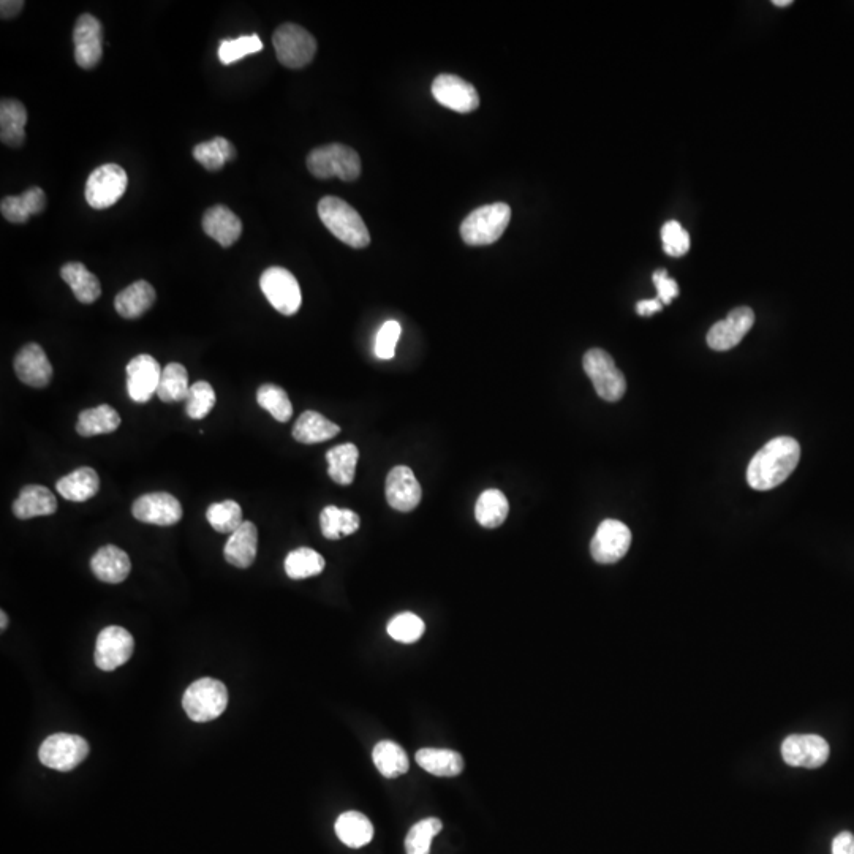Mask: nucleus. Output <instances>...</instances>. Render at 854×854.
Listing matches in <instances>:
<instances>
[{
  "instance_id": "nucleus-1",
  "label": "nucleus",
  "mask_w": 854,
  "mask_h": 854,
  "mask_svg": "<svg viewBox=\"0 0 854 854\" xmlns=\"http://www.w3.org/2000/svg\"><path fill=\"white\" fill-rule=\"evenodd\" d=\"M799 459V443L791 437H777L753 456L747 470V481L756 491L777 488L796 470Z\"/></svg>"
},
{
  "instance_id": "nucleus-2",
  "label": "nucleus",
  "mask_w": 854,
  "mask_h": 854,
  "mask_svg": "<svg viewBox=\"0 0 854 854\" xmlns=\"http://www.w3.org/2000/svg\"><path fill=\"white\" fill-rule=\"evenodd\" d=\"M318 216L323 225L347 246L364 249L371 244V235L363 217L347 201L337 197H323L318 203Z\"/></svg>"
},
{
  "instance_id": "nucleus-3",
  "label": "nucleus",
  "mask_w": 854,
  "mask_h": 854,
  "mask_svg": "<svg viewBox=\"0 0 854 854\" xmlns=\"http://www.w3.org/2000/svg\"><path fill=\"white\" fill-rule=\"evenodd\" d=\"M307 168L318 179L352 182L361 174V159L355 149L345 144H326L307 155Z\"/></svg>"
},
{
  "instance_id": "nucleus-4",
  "label": "nucleus",
  "mask_w": 854,
  "mask_h": 854,
  "mask_svg": "<svg viewBox=\"0 0 854 854\" xmlns=\"http://www.w3.org/2000/svg\"><path fill=\"white\" fill-rule=\"evenodd\" d=\"M511 220L507 203L481 206L461 223V238L469 246H489L502 238Z\"/></svg>"
},
{
  "instance_id": "nucleus-5",
  "label": "nucleus",
  "mask_w": 854,
  "mask_h": 854,
  "mask_svg": "<svg viewBox=\"0 0 854 854\" xmlns=\"http://www.w3.org/2000/svg\"><path fill=\"white\" fill-rule=\"evenodd\" d=\"M182 706L193 722H212L227 709V687L222 682L209 677L195 681L184 693Z\"/></svg>"
},
{
  "instance_id": "nucleus-6",
  "label": "nucleus",
  "mask_w": 854,
  "mask_h": 854,
  "mask_svg": "<svg viewBox=\"0 0 854 854\" xmlns=\"http://www.w3.org/2000/svg\"><path fill=\"white\" fill-rule=\"evenodd\" d=\"M582 366L603 401L617 402L624 397L627 391V380L614 363L613 356L605 350L601 348L589 350L582 359Z\"/></svg>"
},
{
  "instance_id": "nucleus-7",
  "label": "nucleus",
  "mask_w": 854,
  "mask_h": 854,
  "mask_svg": "<svg viewBox=\"0 0 854 854\" xmlns=\"http://www.w3.org/2000/svg\"><path fill=\"white\" fill-rule=\"evenodd\" d=\"M274 50L280 64L288 69H303L314 61L317 40L298 24H282L273 35Z\"/></svg>"
},
{
  "instance_id": "nucleus-8",
  "label": "nucleus",
  "mask_w": 854,
  "mask_h": 854,
  "mask_svg": "<svg viewBox=\"0 0 854 854\" xmlns=\"http://www.w3.org/2000/svg\"><path fill=\"white\" fill-rule=\"evenodd\" d=\"M89 755L86 739L76 734L57 733L45 739L38 758L46 768L54 771L69 772L78 768Z\"/></svg>"
},
{
  "instance_id": "nucleus-9",
  "label": "nucleus",
  "mask_w": 854,
  "mask_h": 854,
  "mask_svg": "<svg viewBox=\"0 0 854 854\" xmlns=\"http://www.w3.org/2000/svg\"><path fill=\"white\" fill-rule=\"evenodd\" d=\"M129 186L124 168L106 163L92 171L86 182V201L92 209H108L116 205Z\"/></svg>"
},
{
  "instance_id": "nucleus-10",
  "label": "nucleus",
  "mask_w": 854,
  "mask_h": 854,
  "mask_svg": "<svg viewBox=\"0 0 854 854\" xmlns=\"http://www.w3.org/2000/svg\"><path fill=\"white\" fill-rule=\"evenodd\" d=\"M260 288L269 304L282 315H295L303 304L298 280L288 269L273 266L260 277Z\"/></svg>"
},
{
  "instance_id": "nucleus-11",
  "label": "nucleus",
  "mask_w": 854,
  "mask_h": 854,
  "mask_svg": "<svg viewBox=\"0 0 854 854\" xmlns=\"http://www.w3.org/2000/svg\"><path fill=\"white\" fill-rule=\"evenodd\" d=\"M632 546V532L624 522L606 519L598 526L595 537L590 543V552L598 564H616L624 559Z\"/></svg>"
},
{
  "instance_id": "nucleus-12",
  "label": "nucleus",
  "mask_w": 854,
  "mask_h": 854,
  "mask_svg": "<svg viewBox=\"0 0 854 854\" xmlns=\"http://www.w3.org/2000/svg\"><path fill=\"white\" fill-rule=\"evenodd\" d=\"M135 650V641L125 628L106 627L95 643V665L102 671H114L129 662Z\"/></svg>"
},
{
  "instance_id": "nucleus-13",
  "label": "nucleus",
  "mask_w": 854,
  "mask_h": 854,
  "mask_svg": "<svg viewBox=\"0 0 854 854\" xmlns=\"http://www.w3.org/2000/svg\"><path fill=\"white\" fill-rule=\"evenodd\" d=\"M782 756L793 768H821L829 758V744L817 734H793L782 744Z\"/></svg>"
},
{
  "instance_id": "nucleus-14",
  "label": "nucleus",
  "mask_w": 854,
  "mask_h": 854,
  "mask_svg": "<svg viewBox=\"0 0 854 854\" xmlns=\"http://www.w3.org/2000/svg\"><path fill=\"white\" fill-rule=\"evenodd\" d=\"M73 43L76 64L84 70L94 69L103 56V27L99 19L89 13L76 19Z\"/></svg>"
},
{
  "instance_id": "nucleus-15",
  "label": "nucleus",
  "mask_w": 854,
  "mask_h": 854,
  "mask_svg": "<svg viewBox=\"0 0 854 854\" xmlns=\"http://www.w3.org/2000/svg\"><path fill=\"white\" fill-rule=\"evenodd\" d=\"M432 95L440 105L458 113H472L480 106L477 89L456 75H439L432 83Z\"/></svg>"
},
{
  "instance_id": "nucleus-16",
  "label": "nucleus",
  "mask_w": 854,
  "mask_h": 854,
  "mask_svg": "<svg viewBox=\"0 0 854 854\" xmlns=\"http://www.w3.org/2000/svg\"><path fill=\"white\" fill-rule=\"evenodd\" d=\"M132 513L138 521L154 526H174L182 519V507L168 492L144 494L133 502Z\"/></svg>"
},
{
  "instance_id": "nucleus-17",
  "label": "nucleus",
  "mask_w": 854,
  "mask_h": 854,
  "mask_svg": "<svg viewBox=\"0 0 854 854\" xmlns=\"http://www.w3.org/2000/svg\"><path fill=\"white\" fill-rule=\"evenodd\" d=\"M162 369L151 355H138L127 364V391L133 402L146 404L159 390Z\"/></svg>"
},
{
  "instance_id": "nucleus-18",
  "label": "nucleus",
  "mask_w": 854,
  "mask_h": 854,
  "mask_svg": "<svg viewBox=\"0 0 854 854\" xmlns=\"http://www.w3.org/2000/svg\"><path fill=\"white\" fill-rule=\"evenodd\" d=\"M755 323V314L750 307H737L730 315L715 323L707 333V345L717 352H726L741 344L745 334L749 333Z\"/></svg>"
},
{
  "instance_id": "nucleus-19",
  "label": "nucleus",
  "mask_w": 854,
  "mask_h": 854,
  "mask_svg": "<svg viewBox=\"0 0 854 854\" xmlns=\"http://www.w3.org/2000/svg\"><path fill=\"white\" fill-rule=\"evenodd\" d=\"M385 494L391 508L409 513L420 505L423 491L413 470L405 465H397L386 477Z\"/></svg>"
},
{
  "instance_id": "nucleus-20",
  "label": "nucleus",
  "mask_w": 854,
  "mask_h": 854,
  "mask_svg": "<svg viewBox=\"0 0 854 854\" xmlns=\"http://www.w3.org/2000/svg\"><path fill=\"white\" fill-rule=\"evenodd\" d=\"M16 377L24 385L45 388L53 380V366L45 350L38 344H27L15 356Z\"/></svg>"
},
{
  "instance_id": "nucleus-21",
  "label": "nucleus",
  "mask_w": 854,
  "mask_h": 854,
  "mask_svg": "<svg viewBox=\"0 0 854 854\" xmlns=\"http://www.w3.org/2000/svg\"><path fill=\"white\" fill-rule=\"evenodd\" d=\"M91 570L95 578L106 584H121L129 578L132 564L127 552L114 545H106L95 552L91 560Z\"/></svg>"
},
{
  "instance_id": "nucleus-22",
  "label": "nucleus",
  "mask_w": 854,
  "mask_h": 854,
  "mask_svg": "<svg viewBox=\"0 0 854 854\" xmlns=\"http://www.w3.org/2000/svg\"><path fill=\"white\" fill-rule=\"evenodd\" d=\"M258 549V530L254 522L244 521L238 530L231 533L223 556L228 564L236 568H249L255 562Z\"/></svg>"
},
{
  "instance_id": "nucleus-23",
  "label": "nucleus",
  "mask_w": 854,
  "mask_h": 854,
  "mask_svg": "<svg viewBox=\"0 0 854 854\" xmlns=\"http://www.w3.org/2000/svg\"><path fill=\"white\" fill-rule=\"evenodd\" d=\"M203 230L220 246L230 247L241 238L242 222L227 206H212L203 216Z\"/></svg>"
},
{
  "instance_id": "nucleus-24",
  "label": "nucleus",
  "mask_w": 854,
  "mask_h": 854,
  "mask_svg": "<svg viewBox=\"0 0 854 854\" xmlns=\"http://www.w3.org/2000/svg\"><path fill=\"white\" fill-rule=\"evenodd\" d=\"M57 511V500L53 492L45 486L31 484L24 486L18 499L13 503V514L18 519H32L38 516H51Z\"/></svg>"
},
{
  "instance_id": "nucleus-25",
  "label": "nucleus",
  "mask_w": 854,
  "mask_h": 854,
  "mask_svg": "<svg viewBox=\"0 0 854 854\" xmlns=\"http://www.w3.org/2000/svg\"><path fill=\"white\" fill-rule=\"evenodd\" d=\"M27 110L19 100L4 99L0 103V140L12 148H21L26 141Z\"/></svg>"
},
{
  "instance_id": "nucleus-26",
  "label": "nucleus",
  "mask_w": 854,
  "mask_h": 854,
  "mask_svg": "<svg viewBox=\"0 0 854 854\" xmlns=\"http://www.w3.org/2000/svg\"><path fill=\"white\" fill-rule=\"evenodd\" d=\"M56 489L65 500L76 503L87 502L99 492V473L92 467H80L57 481Z\"/></svg>"
},
{
  "instance_id": "nucleus-27",
  "label": "nucleus",
  "mask_w": 854,
  "mask_h": 854,
  "mask_svg": "<svg viewBox=\"0 0 854 854\" xmlns=\"http://www.w3.org/2000/svg\"><path fill=\"white\" fill-rule=\"evenodd\" d=\"M155 303V290L146 280H138L135 284L122 290L116 299L114 307L122 318L135 320L146 314Z\"/></svg>"
},
{
  "instance_id": "nucleus-28",
  "label": "nucleus",
  "mask_w": 854,
  "mask_h": 854,
  "mask_svg": "<svg viewBox=\"0 0 854 854\" xmlns=\"http://www.w3.org/2000/svg\"><path fill=\"white\" fill-rule=\"evenodd\" d=\"M341 432V427L322 415V413L307 410L299 416L293 427V437L296 442L314 445V443L328 442Z\"/></svg>"
},
{
  "instance_id": "nucleus-29",
  "label": "nucleus",
  "mask_w": 854,
  "mask_h": 854,
  "mask_svg": "<svg viewBox=\"0 0 854 854\" xmlns=\"http://www.w3.org/2000/svg\"><path fill=\"white\" fill-rule=\"evenodd\" d=\"M46 195L40 187H32L19 197H5L0 203L2 216L12 223H26L31 216L45 211Z\"/></svg>"
},
{
  "instance_id": "nucleus-30",
  "label": "nucleus",
  "mask_w": 854,
  "mask_h": 854,
  "mask_svg": "<svg viewBox=\"0 0 854 854\" xmlns=\"http://www.w3.org/2000/svg\"><path fill=\"white\" fill-rule=\"evenodd\" d=\"M61 277L72 288L75 298L83 304H92L102 295V285L83 263L73 261L61 268Z\"/></svg>"
},
{
  "instance_id": "nucleus-31",
  "label": "nucleus",
  "mask_w": 854,
  "mask_h": 854,
  "mask_svg": "<svg viewBox=\"0 0 854 854\" xmlns=\"http://www.w3.org/2000/svg\"><path fill=\"white\" fill-rule=\"evenodd\" d=\"M416 763L435 777H458L464 771L461 753L446 749H421L416 753Z\"/></svg>"
},
{
  "instance_id": "nucleus-32",
  "label": "nucleus",
  "mask_w": 854,
  "mask_h": 854,
  "mask_svg": "<svg viewBox=\"0 0 854 854\" xmlns=\"http://www.w3.org/2000/svg\"><path fill=\"white\" fill-rule=\"evenodd\" d=\"M121 426V416L111 405L102 404L94 409L83 410L78 416L76 432L81 437L111 434Z\"/></svg>"
},
{
  "instance_id": "nucleus-33",
  "label": "nucleus",
  "mask_w": 854,
  "mask_h": 854,
  "mask_svg": "<svg viewBox=\"0 0 854 854\" xmlns=\"http://www.w3.org/2000/svg\"><path fill=\"white\" fill-rule=\"evenodd\" d=\"M336 834L350 848H363L374 837V826L366 815L345 812L336 821Z\"/></svg>"
},
{
  "instance_id": "nucleus-34",
  "label": "nucleus",
  "mask_w": 854,
  "mask_h": 854,
  "mask_svg": "<svg viewBox=\"0 0 854 854\" xmlns=\"http://www.w3.org/2000/svg\"><path fill=\"white\" fill-rule=\"evenodd\" d=\"M510 503L499 489H486L478 497L475 505V518L484 529H496L507 521Z\"/></svg>"
},
{
  "instance_id": "nucleus-35",
  "label": "nucleus",
  "mask_w": 854,
  "mask_h": 854,
  "mask_svg": "<svg viewBox=\"0 0 854 854\" xmlns=\"http://www.w3.org/2000/svg\"><path fill=\"white\" fill-rule=\"evenodd\" d=\"M372 760H374L380 774L386 779H397V777L409 772V756L396 742H378L374 747V752H372Z\"/></svg>"
},
{
  "instance_id": "nucleus-36",
  "label": "nucleus",
  "mask_w": 854,
  "mask_h": 854,
  "mask_svg": "<svg viewBox=\"0 0 854 854\" xmlns=\"http://www.w3.org/2000/svg\"><path fill=\"white\" fill-rule=\"evenodd\" d=\"M359 451L353 443H344L326 453L328 475L334 483L348 486L355 480Z\"/></svg>"
},
{
  "instance_id": "nucleus-37",
  "label": "nucleus",
  "mask_w": 854,
  "mask_h": 854,
  "mask_svg": "<svg viewBox=\"0 0 854 854\" xmlns=\"http://www.w3.org/2000/svg\"><path fill=\"white\" fill-rule=\"evenodd\" d=\"M359 521L358 514L352 510H344L337 508L334 505H329L320 514V527H322L323 537L328 540H341L342 537L353 535L358 532Z\"/></svg>"
},
{
  "instance_id": "nucleus-38",
  "label": "nucleus",
  "mask_w": 854,
  "mask_h": 854,
  "mask_svg": "<svg viewBox=\"0 0 854 854\" xmlns=\"http://www.w3.org/2000/svg\"><path fill=\"white\" fill-rule=\"evenodd\" d=\"M189 393V374H187L186 367L179 363L168 364L163 369L159 390H157L160 401L167 402V404L187 401Z\"/></svg>"
},
{
  "instance_id": "nucleus-39",
  "label": "nucleus",
  "mask_w": 854,
  "mask_h": 854,
  "mask_svg": "<svg viewBox=\"0 0 854 854\" xmlns=\"http://www.w3.org/2000/svg\"><path fill=\"white\" fill-rule=\"evenodd\" d=\"M193 157L208 171L222 170L227 162L236 159V149L227 138L216 137L193 148Z\"/></svg>"
},
{
  "instance_id": "nucleus-40",
  "label": "nucleus",
  "mask_w": 854,
  "mask_h": 854,
  "mask_svg": "<svg viewBox=\"0 0 854 854\" xmlns=\"http://www.w3.org/2000/svg\"><path fill=\"white\" fill-rule=\"evenodd\" d=\"M284 565L288 578L298 581L323 573L326 562L314 549L298 548L288 554Z\"/></svg>"
},
{
  "instance_id": "nucleus-41",
  "label": "nucleus",
  "mask_w": 854,
  "mask_h": 854,
  "mask_svg": "<svg viewBox=\"0 0 854 854\" xmlns=\"http://www.w3.org/2000/svg\"><path fill=\"white\" fill-rule=\"evenodd\" d=\"M257 402L261 409H265L279 423H288L293 416L290 397L280 386L271 385V383L260 386L257 391Z\"/></svg>"
},
{
  "instance_id": "nucleus-42",
  "label": "nucleus",
  "mask_w": 854,
  "mask_h": 854,
  "mask_svg": "<svg viewBox=\"0 0 854 854\" xmlns=\"http://www.w3.org/2000/svg\"><path fill=\"white\" fill-rule=\"evenodd\" d=\"M206 519L212 529L219 533H233L241 527L242 508L235 500L212 503L206 511Z\"/></svg>"
},
{
  "instance_id": "nucleus-43",
  "label": "nucleus",
  "mask_w": 854,
  "mask_h": 854,
  "mask_svg": "<svg viewBox=\"0 0 854 854\" xmlns=\"http://www.w3.org/2000/svg\"><path fill=\"white\" fill-rule=\"evenodd\" d=\"M442 828L443 824L439 818H426V820L416 823L405 837L407 854L431 853L432 840L435 836H439Z\"/></svg>"
},
{
  "instance_id": "nucleus-44",
  "label": "nucleus",
  "mask_w": 854,
  "mask_h": 854,
  "mask_svg": "<svg viewBox=\"0 0 854 854\" xmlns=\"http://www.w3.org/2000/svg\"><path fill=\"white\" fill-rule=\"evenodd\" d=\"M263 42L257 34L241 35L233 40H222L219 46V59L223 65L235 64L250 54L260 53Z\"/></svg>"
},
{
  "instance_id": "nucleus-45",
  "label": "nucleus",
  "mask_w": 854,
  "mask_h": 854,
  "mask_svg": "<svg viewBox=\"0 0 854 854\" xmlns=\"http://www.w3.org/2000/svg\"><path fill=\"white\" fill-rule=\"evenodd\" d=\"M426 630L423 620L413 613L397 614L386 627V632L394 641L402 644H413L421 639Z\"/></svg>"
},
{
  "instance_id": "nucleus-46",
  "label": "nucleus",
  "mask_w": 854,
  "mask_h": 854,
  "mask_svg": "<svg viewBox=\"0 0 854 854\" xmlns=\"http://www.w3.org/2000/svg\"><path fill=\"white\" fill-rule=\"evenodd\" d=\"M216 401V391L208 382L193 383L186 401L187 415L192 420H203L212 412Z\"/></svg>"
},
{
  "instance_id": "nucleus-47",
  "label": "nucleus",
  "mask_w": 854,
  "mask_h": 854,
  "mask_svg": "<svg viewBox=\"0 0 854 854\" xmlns=\"http://www.w3.org/2000/svg\"><path fill=\"white\" fill-rule=\"evenodd\" d=\"M663 249L671 257H682L690 249V236L676 220L666 222L662 228Z\"/></svg>"
},
{
  "instance_id": "nucleus-48",
  "label": "nucleus",
  "mask_w": 854,
  "mask_h": 854,
  "mask_svg": "<svg viewBox=\"0 0 854 854\" xmlns=\"http://www.w3.org/2000/svg\"><path fill=\"white\" fill-rule=\"evenodd\" d=\"M402 326L396 320L383 323L375 337V356L378 359H393L396 355V345L401 339Z\"/></svg>"
},
{
  "instance_id": "nucleus-49",
  "label": "nucleus",
  "mask_w": 854,
  "mask_h": 854,
  "mask_svg": "<svg viewBox=\"0 0 854 854\" xmlns=\"http://www.w3.org/2000/svg\"><path fill=\"white\" fill-rule=\"evenodd\" d=\"M654 284L658 290V299L662 301L663 306L665 304L671 303L673 298H676L679 295V287H677V282L666 273V269H658L654 274Z\"/></svg>"
},
{
  "instance_id": "nucleus-50",
  "label": "nucleus",
  "mask_w": 854,
  "mask_h": 854,
  "mask_svg": "<svg viewBox=\"0 0 854 854\" xmlns=\"http://www.w3.org/2000/svg\"><path fill=\"white\" fill-rule=\"evenodd\" d=\"M832 854H854V836L851 832H840L832 840Z\"/></svg>"
},
{
  "instance_id": "nucleus-51",
  "label": "nucleus",
  "mask_w": 854,
  "mask_h": 854,
  "mask_svg": "<svg viewBox=\"0 0 854 854\" xmlns=\"http://www.w3.org/2000/svg\"><path fill=\"white\" fill-rule=\"evenodd\" d=\"M662 307L663 303L660 299H646V301H639V303L636 304V312H638V315H641V317H650V315L660 312Z\"/></svg>"
},
{
  "instance_id": "nucleus-52",
  "label": "nucleus",
  "mask_w": 854,
  "mask_h": 854,
  "mask_svg": "<svg viewBox=\"0 0 854 854\" xmlns=\"http://www.w3.org/2000/svg\"><path fill=\"white\" fill-rule=\"evenodd\" d=\"M23 0H2L0 4V15L2 19H12L23 10Z\"/></svg>"
},
{
  "instance_id": "nucleus-53",
  "label": "nucleus",
  "mask_w": 854,
  "mask_h": 854,
  "mask_svg": "<svg viewBox=\"0 0 854 854\" xmlns=\"http://www.w3.org/2000/svg\"><path fill=\"white\" fill-rule=\"evenodd\" d=\"M772 4L779 8L788 7V5H793V0H774Z\"/></svg>"
},
{
  "instance_id": "nucleus-54",
  "label": "nucleus",
  "mask_w": 854,
  "mask_h": 854,
  "mask_svg": "<svg viewBox=\"0 0 854 854\" xmlns=\"http://www.w3.org/2000/svg\"><path fill=\"white\" fill-rule=\"evenodd\" d=\"M0 619H2V627H0V630H2V632H5V628H7L8 625V617L7 614H5V611H2V613H0Z\"/></svg>"
}]
</instances>
